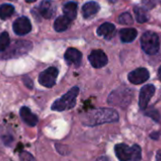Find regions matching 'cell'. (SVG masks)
I'll return each mask as SVG.
<instances>
[{
    "instance_id": "1",
    "label": "cell",
    "mask_w": 161,
    "mask_h": 161,
    "mask_svg": "<svg viewBox=\"0 0 161 161\" xmlns=\"http://www.w3.org/2000/svg\"><path fill=\"white\" fill-rule=\"evenodd\" d=\"M118 120V113L111 108L93 109L82 116V121L86 126H96L103 123L116 122Z\"/></svg>"
},
{
    "instance_id": "2",
    "label": "cell",
    "mask_w": 161,
    "mask_h": 161,
    "mask_svg": "<svg viewBox=\"0 0 161 161\" xmlns=\"http://www.w3.org/2000/svg\"><path fill=\"white\" fill-rule=\"evenodd\" d=\"M133 98V92L131 89L120 86L114 90L108 97V103L111 105H116L119 107H126L131 103Z\"/></svg>"
},
{
    "instance_id": "3",
    "label": "cell",
    "mask_w": 161,
    "mask_h": 161,
    "mask_svg": "<svg viewBox=\"0 0 161 161\" xmlns=\"http://www.w3.org/2000/svg\"><path fill=\"white\" fill-rule=\"evenodd\" d=\"M79 94V88L77 86L72 87L68 92H66L60 99L55 101L51 106L53 111H64L71 109L76 104V99Z\"/></svg>"
},
{
    "instance_id": "4",
    "label": "cell",
    "mask_w": 161,
    "mask_h": 161,
    "mask_svg": "<svg viewBox=\"0 0 161 161\" xmlns=\"http://www.w3.org/2000/svg\"><path fill=\"white\" fill-rule=\"evenodd\" d=\"M142 49L150 55H153L158 52L160 44H159V38L156 35V33L153 31H146L143 33L140 39Z\"/></svg>"
},
{
    "instance_id": "5",
    "label": "cell",
    "mask_w": 161,
    "mask_h": 161,
    "mask_svg": "<svg viewBox=\"0 0 161 161\" xmlns=\"http://www.w3.org/2000/svg\"><path fill=\"white\" fill-rule=\"evenodd\" d=\"M32 47V45L31 42L28 41H17L15 44L9 48H7L4 52V58H15L21 55L26 54L29 52Z\"/></svg>"
},
{
    "instance_id": "6",
    "label": "cell",
    "mask_w": 161,
    "mask_h": 161,
    "mask_svg": "<svg viewBox=\"0 0 161 161\" xmlns=\"http://www.w3.org/2000/svg\"><path fill=\"white\" fill-rule=\"evenodd\" d=\"M58 73V69L53 66L48 67L45 71L41 72L38 78L40 85H42L45 87H52L56 83Z\"/></svg>"
},
{
    "instance_id": "7",
    "label": "cell",
    "mask_w": 161,
    "mask_h": 161,
    "mask_svg": "<svg viewBox=\"0 0 161 161\" xmlns=\"http://www.w3.org/2000/svg\"><path fill=\"white\" fill-rule=\"evenodd\" d=\"M149 77H150L149 71L144 67H139L129 73L128 80L130 83L134 85H140V84L145 83L149 79Z\"/></svg>"
},
{
    "instance_id": "8",
    "label": "cell",
    "mask_w": 161,
    "mask_h": 161,
    "mask_svg": "<svg viewBox=\"0 0 161 161\" xmlns=\"http://www.w3.org/2000/svg\"><path fill=\"white\" fill-rule=\"evenodd\" d=\"M88 60L91 64V65L95 68H101L103 67L107 62H108V58L106 56V54L101 50V49H96L93 50L89 56H88Z\"/></svg>"
},
{
    "instance_id": "9",
    "label": "cell",
    "mask_w": 161,
    "mask_h": 161,
    "mask_svg": "<svg viewBox=\"0 0 161 161\" xmlns=\"http://www.w3.org/2000/svg\"><path fill=\"white\" fill-rule=\"evenodd\" d=\"M155 91V87L153 85H146L144 86L139 93V107L142 110H145L148 106V103L151 100V98L153 96Z\"/></svg>"
},
{
    "instance_id": "10",
    "label": "cell",
    "mask_w": 161,
    "mask_h": 161,
    "mask_svg": "<svg viewBox=\"0 0 161 161\" xmlns=\"http://www.w3.org/2000/svg\"><path fill=\"white\" fill-rule=\"evenodd\" d=\"M13 28H14V31L17 35H25L31 31V24L29 18L22 16L14 21Z\"/></svg>"
},
{
    "instance_id": "11",
    "label": "cell",
    "mask_w": 161,
    "mask_h": 161,
    "mask_svg": "<svg viewBox=\"0 0 161 161\" xmlns=\"http://www.w3.org/2000/svg\"><path fill=\"white\" fill-rule=\"evenodd\" d=\"M115 153L119 161H131L132 148L124 143H119L115 146Z\"/></svg>"
},
{
    "instance_id": "12",
    "label": "cell",
    "mask_w": 161,
    "mask_h": 161,
    "mask_svg": "<svg viewBox=\"0 0 161 161\" xmlns=\"http://www.w3.org/2000/svg\"><path fill=\"white\" fill-rule=\"evenodd\" d=\"M20 117L23 121L29 126H35L38 122V118L34 115L29 107H22L20 109Z\"/></svg>"
},
{
    "instance_id": "13",
    "label": "cell",
    "mask_w": 161,
    "mask_h": 161,
    "mask_svg": "<svg viewBox=\"0 0 161 161\" xmlns=\"http://www.w3.org/2000/svg\"><path fill=\"white\" fill-rule=\"evenodd\" d=\"M64 59L69 64L79 65L80 64V61H82V53L76 48L70 47L65 51Z\"/></svg>"
},
{
    "instance_id": "14",
    "label": "cell",
    "mask_w": 161,
    "mask_h": 161,
    "mask_svg": "<svg viewBox=\"0 0 161 161\" xmlns=\"http://www.w3.org/2000/svg\"><path fill=\"white\" fill-rule=\"evenodd\" d=\"M115 31H116V28L111 23H103V25H101L98 28V31H97V32L100 36H103L108 40L114 36Z\"/></svg>"
},
{
    "instance_id": "15",
    "label": "cell",
    "mask_w": 161,
    "mask_h": 161,
    "mask_svg": "<svg viewBox=\"0 0 161 161\" xmlns=\"http://www.w3.org/2000/svg\"><path fill=\"white\" fill-rule=\"evenodd\" d=\"M54 11H55V8H54L52 2L49 1V0H45V1H43L41 3V5L39 7V14L44 18H47V19H49L52 17Z\"/></svg>"
},
{
    "instance_id": "16",
    "label": "cell",
    "mask_w": 161,
    "mask_h": 161,
    "mask_svg": "<svg viewBox=\"0 0 161 161\" xmlns=\"http://www.w3.org/2000/svg\"><path fill=\"white\" fill-rule=\"evenodd\" d=\"M100 10V6L97 2L91 1L87 2L83 7V14L85 18H89L92 15H95Z\"/></svg>"
},
{
    "instance_id": "17",
    "label": "cell",
    "mask_w": 161,
    "mask_h": 161,
    "mask_svg": "<svg viewBox=\"0 0 161 161\" xmlns=\"http://www.w3.org/2000/svg\"><path fill=\"white\" fill-rule=\"evenodd\" d=\"M71 21L68 17L66 16H59L55 22H54V29L56 31L58 32H62L64 31L65 30H67L71 24Z\"/></svg>"
},
{
    "instance_id": "18",
    "label": "cell",
    "mask_w": 161,
    "mask_h": 161,
    "mask_svg": "<svg viewBox=\"0 0 161 161\" xmlns=\"http://www.w3.org/2000/svg\"><path fill=\"white\" fill-rule=\"evenodd\" d=\"M119 35H120V39L122 42L124 43H130L132 41H134L137 35V31L135 29H122L119 31Z\"/></svg>"
},
{
    "instance_id": "19",
    "label": "cell",
    "mask_w": 161,
    "mask_h": 161,
    "mask_svg": "<svg viewBox=\"0 0 161 161\" xmlns=\"http://www.w3.org/2000/svg\"><path fill=\"white\" fill-rule=\"evenodd\" d=\"M78 6L74 2H69L64 6V16L68 17L70 20H74L77 16Z\"/></svg>"
},
{
    "instance_id": "20",
    "label": "cell",
    "mask_w": 161,
    "mask_h": 161,
    "mask_svg": "<svg viewBox=\"0 0 161 161\" xmlns=\"http://www.w3.org/2000/svg\"><path fill=\"white\" fill-rule=\"evenodd\" d=\"M14 13V8L10 4H2L0 6V18L2 20H6L10 18Z\"/></svg>"
},
{
    "instance_id": "21",
    "label": "cell",
    "mask_w": 161,
    "mask_h": 161,
    "mask_svg": "<svg viewBox=\"0 0 161 161\" xmlns=\"http://www.w3.org/2000/svg\"><path fill=\"white\" fill-rule=\"evenodd\" d=\"M134 13H135L136 18L138 23H145V22L148 21L149 14L144 9H142L140 7H135L134 8Z\"/></svg>"
},
{
    "instance_id": "22",
    "label": "cell",
    "mask_w": 161,
    "mask_h": 161,
    "mask_svg": "<svg viewBox=\"0 0 161 161\" xmlns=\"http://www.w3.org/2000/svg\"><path fill=\"white\" fill-rule=\"evenodd\" d=\"M10 46L9 33L4 31L0 34V52H4Z\"/></svg>"
},
{
    "instance_id": "23",
    "label": "cell",
    "mask_w": 161,
    "mask_h": 161,
    "mask_svg": "<svg viewBox=\"0 0 161 161\" xmlns=\"http://www.w3.org/2000/svg\"><path fill=\"white\" fill-rule=\"evenodd\" d=\"M141 159V149L138 145L135 144L132 147V158L131 161H140Z\"/></svg>"
},
{
    "instance_id": "24",
    "label": "cell",
    "mask_w": 161,
    "mask_h": 161,
    "mask_svg": "<svg viewBox=\"0 0 161 161\" xmlns=\"http://www.w3.org/2000/svg\"><path fill=\"white\" fill-rule=\"evenodd\" d=\"M119 22L123 25H130L133 23V18L128 13H124L119 17Z\"/></svg>"
},
{
    "instance_id": "25",
    "label": "cell",
    "mask_w": 161,
    "mask_h": 161,
    "mask_svg": "<svg viewBox=\"0 0 161 161\" xmlns=\"http://www.w3.org/2000/svg\"><path fill=\"white\" fill-rule=\"evenodd\" d=\"M19 157H20V160L21 161H36L35 158L32 156V154H31L28 152H22V153H20Z\"/></svg>"
},
{
    "instance_id": "26",
    "label": "cell",
    "mask_w": 161,
    "mask_h": 161,
    "mask_svg": "<svg viewBox=\"0 0 161 161\" xmlns=\"http://www.w3.org/2000/svg\"><path fill=\"white\" fill-rule=\"evenodd\" d=\"M146 115L149 116V117H151V118H152L153 119H154L155 121H159V114H158L157 111H155V110H153V109H151V110H149V111L146 113Z\"/></svg>"
},
{
    "instance_id": "27",
    "label": "cell",
    "mask_w": 161,
    "mask_h": 161,
    "mask_svg": "<svg viewBox=\"0 0 161 161\" xmlns=\"http://www.w3.org/2000/svg\"><path fill=\"white\" fill-rule=\"evenodd\" d=\"M142 4L147 7L148 9H152L153 7L155 6L156 4V0H142Z\"/></svg>"
},
{
    "instance_id": "28",
    "label": "cell",
    "mask_w": 161,
    "mask_h": 161,
    "mask_svg": "<svg viewBox=\"0 0 161 161\" xmlns=\"http://www.w3.org/2000/svg\"><path fill=\"white\" fill-rule=\"evenodd\" d=\"M156 161H161V150L157 151L156 153V157H155Z\"/></svg>"
},
{
    "instance_id": "29",
    "label": "cell",
    "mask_w": 161,
    "mask_h": 161,
    "mask_svg": "<svg viewBox=\"0 0 161 161\" xmlns=\"http://www.w3.org/2000/svg\"><path fill=\"white\" fill-rule=\"evenodd\" d=\"M96 161H109V159L107 158V157H104V156H102V157H100V158H98Z\"/></svg>"
},
{
    "instance_id": "30",
    "label": "cell",
    "mask_w": 161,
    "mask_h": 161,
    "mask_svg": "<svg viewBox=\"0 0 161 161\" xmlns=\"http://www.w3.org/2000/svg\"><path fill=\"white\" fill-rule=\"evenodd\" d=\"M157 75H158V79L161 80V66L159 67V69H158V72H157Z\"/></svg>"
},
{
    "instance_id": "31",
    "label": "cell",
    "mask_w": 161,
    "mask_h": 161,
    "mask_svg": "<svg viewBox=\"0 0 161 161\" xmlns=\"http://www.w3.org/2000/svg\"><path fill=\"white\" fill-rule=\"evenodd\" d=\"M36 0H26V2H28V3H32V2H35Z\"/></svg>"
},
{
    "instance_id": "32",
    "label": "cell",
    "mask_w": 161,
    "mask_h": 161,
    "mask_svg": "<svg viewBox=\"0 0 161 161\" xmlns=\"http://www.w3.org/2000/svg\"><path fill=\"white\" fill-rule=\"evenodd\" d=\"M11 1H16V0H11Z\"/></svg>"
}]
</instances>
